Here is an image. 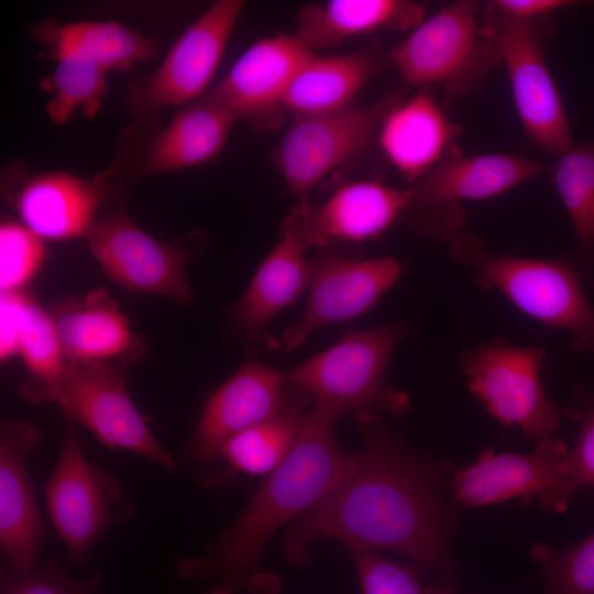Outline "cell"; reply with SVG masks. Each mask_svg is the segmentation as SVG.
I'll use <instances>...</instances> for the list:
<instances>
[{
    "label": "cell",
    "mask_w": 594,
    "mask_h": 594,
    "mask_svg": "<svg viewBox=\"0 0 594 594\" xmlns=\"http://www.w3.org/2000/svg\"><path fill=\"white\" fill-rule=\"evenodd\" d=\"M54 61L55 68L40 82L41 89L50 96L45 105L50 119L64 124L78 110L94 118L108 91V73L75 54H62Z\"/></svg>",
    "instance_id": "cell-31"
},
{
    "label": "cell",
    "mask_w": 594,
    "mask_h": 594,
    "mask_svg": "<svg viewBox=\"0 0 594 594\" xmlns=\"http://www.w3.org/2000/svg\"><path fill=\"white\" fill-rule=\"evenodd\" d=\"M450 260L483 290H497L522 312L569 336V349L594 353V304L572 261L498 254L472 232L449 244Z\"/></svg>",
    "instance_id": "cell-3"
},
{
    "label": "cell",
    "mask_w": 594,
    "mask_h": 594,
    "mask_svg": "<svg viewBox=\"0 0 594 594\" xmlns=\"http://www.w3.org/2000/svg\"><path fill=\"white\" fill-rule=\"evenodd\" d=\"M399 95L369 106L294 116L273 153V161L298 201L331 172L360 154L378 134Z\"/></svg>",
    "instance_id": "cell-14"
},
{
    "label": "cell",
    "mask_w": 594,
    "mask_h": 594,
    "mask_svg": "<svg viewBox=\"0 0 594 594\" xmlns=\"http://www.w3.org/2000/svg\"><path fill=\"white\" fill-rule=\"evenodd\" d=\"M33 37L54 59L75 54L109 72H129L138 63L157 55V45L150 38L114 21H78L62 24L44 20L33 24Z\"/></svg>",
    "instance_id": "cell-26"
},
{
    "label": "cell",
    "mask_w": 594,
    "mask_h": 594,
    "mask_svg": "<svg viewBox=\"0 0 594 594\" xmlns=\"http://www.w3.org/2000/svg\"><path fill=\"white\" fill-rule=\"evenodd\" d=\"M572 3L574 2L569 0H493L486 6L515 19L540 20Z\"/></svg>",
    "instance_id": "cell-38"
},
{
    "label": "cell",
    "mask_w": 594,
    "mask_h": 594,
    "mask_svg": "<svg viewBox=\"0 0 594 594\" xmlns=\"http://www.w3.org/2000/svg\"><path fill=\"white\" fill-rule=\"evenodd\" d=\"M24 172L11 164L1 182L19 221L45 241L87 237L111 196V184L103 176L88 179L64 170Z\"/></svg>",
    "instance_id": "cell-18"
},
{
    "label": "cell",
    "mask_w": 594,
    "mask_h": 594,
    "mask_svg": "<svg viewBox=\"0 0 594 594\" xmlns=\"http://www.w3.org/2000/svg\"><path fill=\"white\" fill-rule=\"evenodd\" d=\"M316 52L294 34H277L251 44L227 75L204 97L260 131L278 127L287 114L286 94Z\"/></svg>",
    "instance_id": "cell-16"
},
{
    "label": "cell",
    "mask_w": 594,
    "mask_h": 594,
    "mask_svg": "<svg viewBox=\"0 0 594 594\" xmlns=\"http://www.w3.org/2000/svg\"><path fill=\"white\" fill-rule=\"evenodd\" d=\"M565 414L580 426L576 443L566 457L571 485L574 492L594 487V391L578 387Z\"/></svg>",
    "instance_id": "cell-36"
},
{
    "label": "cell",
    "mask_w": 594,
    "mask_h": 594,
    "mask_svg": "<svg viewBox=\"0 0 594 594\" xmlns=\"http://www.w3.org/2000/svg\"><path fill=\"white\" fill-rule=\"evenodd\" d=\"M245 6L244 0L211 3L154 72L130 81L128 112L136 119H151L166 108L183 107L206 95Z\"/></svg>",
    "instance_id": "cell-11"
},
{
    "label": "cell",
    "mask_w": 594,
    "mask_h": 594,
    "mask_svg": "<svg viewBox=\"0 0 594 594\" xmlns=\"http://www.w3.org/2000/svg\"><path fill=\"white\" fill-rule=\"evenodd\" d=\"M339 418L331 407L314 404L283 463L267 475L233 524L210 540L199 557L177 561L178 579H217L233 592L277 593L279 580L262 570L268 540L279 527L329 496L356 465L358 452H346L338 443Z\"/></svg>",
    "instance_id": "cell-2"
},
{
    "label": "cell",
    "mask_w": 594,
    "mask_h": 594,
    "mask_svg": "<svg viewBox=\"0 0 594 594\" xmlns=\"http://www.w3.org/2000/svg\"><path fill=\"white\" fill-rule=\"evenodd\" d=\"M208 594H233V591L226 586H222L210 591Z\"/></svg>",
    "instance_id": "cell-40"
},
{
    "label": "cell",
    "mask_w": 594,
    "mask_h": 594,
    "mask_svg": "<svg viewBox=\"0 0 594 594\" xmlns=\"http://www.w3.org/2000/svg\"><path fill=\"white\" fill-rule=\"evenodd\" d=\"M102 582L101 572L75 579L50 561L28 573L2 572L0 594H100Z\"/></svg>",
    "instance_id": "cell-35"
},
{
    "label": "cell",
    "mask_w": 594,
    "mask_h": 594,
    "mask_svg": "<svg viewBox=\"0 0 594 594\" xmlns=\"http://www.w3.org/2000/svg\"><path fill=\"white\" fill-rule=\"evenodd\" d=\"M305 309L283 333L284 350L300 346L319 329L353 320L372 309L400 277L403 264L391 256L352 258L320 249L310 260Z\"/></svg>",
    "instance_id": "cell-15"
},
{
    "label": "cell",
    "mask_w": 594,
    "mask_h": 594,
    "mask_svg": "<svg viewBox=\"0 0 594 594\" xmlns=\"http://www.w3.org/2000/svg\"><path fill=\"white\" fill-rule=\"evenodd\" d=\"M86 238L91 255L111 282L179 305L193 302L187 266L202 251L200 232L161 241L141 230L124 207H114L98 216Z\"/></svg>",
    "instance_id": "cell-9"
},
{
    "label": "cell",
    "mask_w": 594,
    "mask_h": 594,
    "mask_svg": "<svg viewBox=\"0 0 594 594\" xmlns=\"http://www.w3.org/2000/svg\"><path fill=\"white\" fill-rule=\"evenodd\" d=\"M425 12L424 4L409 0L314 2L298 10L296 35L315 52L382 30H413Z\"/></svg>",
    "instance_id": "cell-24"
},
{
    "label": "cell",
    "mask_w": 594,
    "mask_h": 594,
    "mask_svg": "<svg viewBox=\"0 0 594 594\" xmlns=\"http://www.w3.org/2000/svg\"><path fill=\"white\" fill-rule=\"evenodd\" d=\"M427 584L430 594H454L451 586L442 583L439 580L430 579Z\"/></svg>",
    "instance_id": "cell-39"
},
{
    "label": "cell",
    "mask_w": 594,
    "mask_h": 594,
    "mask_svg": "<svg viewBox=\"0 0 594 594\" xmlns=\"http://www.w3.org/2000/svg\"><path fill=\"white\" fill-rule=\"evenodd\" d=\"M127 367L68 363L50 403L57 404L66 419L85 426L109 450L136 453L176 474L173 454L157 441L127 389Z\"/></svg>",
    "instance_id": "cell-12"
},
{
    "label": "cell",
    "mask_w": 594,
    "mask_h": 594,
    "mask_svg": "<svg viewBox=\"0 0 594 594\" xmlns=\"http://www.w3.org/2000/svg\"><path fill=\"white\" fill-rule=\"evenodd\" d=\"M68 363L129 366L147 351L111 294L97 288L47 307Z\"/></svg>",
    "instance_id": "cell-21"
},
{
    "label": "cell",
    "mask_w": 594,
    "mask_h": 594,
    "mask_svg": "<svg viewBox=\"0 0 594 594\" xmlns=\"http://www.w3.org/2000/svg\"><path fill=\"white\" fill-rule=\"evenodd\" d=\"M288 391L279 371L258 361H245L207 397L185 447L186 458L201 466L218 463L221 446L276 414Z\"/></svg>",
    "instance_id": "cell-19"
},
{
    "label": "cell",
    "mask_w": 594,
    "mask_h": 594,
    "mask_svg": "<svg viewBox=\"0 0 594 594\" xmlns=\"http://www.w3.org/2000/svg\"><path fill=\"white\" fill-rule=\"evenodd\" d=\"M42 441L28 421H0V547L11 571L28 573L40 566L44 524L34 496L28 459Z\"/></svg>",
    "instance_id": "cell-20"
},
{
    "label": "cell",
    "mask_w": 594,
    "mask_h": 594,
    "mask_svg": "<svg viewBox=\"0 0 594 594\" xmlns=\"http://www.w3.org/2000/svg\"><path fill=\"white\" fill-rule=\"evenodd\" d=\"M44 498L51 524L64 543L68 568L86 563L110 528L135 510L119 480L87 459L75 424L66 418Z\"/></svg>",
    "instance_id": "cell-6"
},
{
    "label": "cell",
    "mask_w": 594,
    "mask_h": 594,
    "mask_svg": "<svg viewBox=\"0 0 594 594\" xmlns=\"http://www.w3.org/2000/svg\"><path fill=\"white\" fill-rule=\"evenodd\" d=\"M362 428L364 440L354 470L289 524L282 539L284 558L305 566L310 562L307 547L332 539L349 550L406 554L452 587L458 569L451 546L458 520L447 482L453 463L413 449L382 419Z\"/></svg>",
    "instance_id": "cell-1"
},
{
    "label": "cell",
    "mask_w": 594,
    "mask_h": 594,
    "mask_svg": "<svg viewBox=\"0 0 594 594\" xmlns=\"http://www.w3.org/2000/svg\"><path fill=\"white\" fill-rule=\"evenodd\" d=\"M552 180L576 235L572 261L586 287H594V141L557 157Z\"/></svg>",
    "instance_id": "cell-29"
},
{
    "label": "cell",
    "mask_w": 594,
    "mask_h": 594,
    "mask_svg": "<svg viewBox=\"0 0 594 594\" xmlns=\"http://www.w3.org/2000/svg\"><path fill=\"white\" fill-rule=\"evenodd\" d=\"M294 392L272 417L230 437L220 448L219 461L251 476L274 472L293 449L307 414L304 405L311 402Z\"/></svg>",
    "instance_id": "cell-28"
},
{
    "label": "cell",
    "mask_w": 594,
    "mask_h": 594,
    "mask_svg": "<svg viewBox=\"0 0 594 594\" xmlns=\"http://www.w3.org/2000/svg\"><path fill=\"white\" fill-rule=\"evenodd\" d=\"M455 127L432 95L419 91L398 101L378 130L380 146L392 165L411 184L435 168L455 146Z\"/></svg>",
    "instance_id": "cell-22"
},
{
    "label": "cell",
    "mask_w": 594,
    "mask_h": 594,
    "mask_svg": "<svg viewBox=\"0 0 594 594\" xmlns=\"http://www.w3.org/2000/svg\"><path fill=\"white\" fill-rule=\"evenodd\" d=\"M546 167L516 153L463 155L455 145L409 187L403 216L424 237L450 244L465 223L462 202L486 200L541 175Z\"/></svg>",
    "instance_id": "cell-7"
},
{
    "label": "cell",
    "mask_w": 594,
    "mask_h": 594,
    "mask_svg": "<svg viewBox=\"0 0 594 594\" xmlns=\"http://www.w3.org/2000/svg\"><path fill=\"white\" fill-rule=\"evenodd\" d=\"M287 230L254 273L239 300L226 308L231 331L242 341L261 339L267 323L284 308L293 305L308 288L309 260Z\"/></svg>",
    "instance_id": "cell-23"
},
{
    "label": "cell",
    "mask_w": 594,
    "mask_h": 594,
    "mask_svg": "<svg viewBox=\"0 0 594 594\" xmlns=\"http://www.w3.org/2000/svg\"><path fill=\"white\" fill-rule=\"evenodd\" d=\"M543 20L515 19L485 6L481 28L497 46L527 136L558 157L574 142L564 102L546 61Z\"/></svg>",
    "instance_id": "cell-10"
},
{
    "label": "cell",
    "mask_w": 594,
    "mask_h": 594,
    "mask_svg": "<svg viewBox=\"0 0 594 594\" xmlns=\"http://www.w3.org/2000/svg\"><path fill=\"white\" fill-rule=\"evenodd\" d=\"M19 355L28 371L18 394L31 404L50 403L68 361L48 310L28 294L21 324Z\"/></svg>",
    "instance_id": "cell-30"
},
{
    "label": "cell",
    "mask_w": 594,
    "mask_h": 594,
    "mask_svg": "<svg viewBox=\"0 0 594 594\" xmlns=\"http://www.w3.org/2000/svg\"><path fill=\"white\" fill-rule=\"evenodd\" d=\"M416 331L405 322L349 330L330 348L284 373L285 384L361 425L382 416L402 417L409 411L410 399L387 383L386 371L398 344Z\"/></svg>",
    "instance_id": "cell-4"
},
{
    "label": "cell",
    "mask_w": 594,
    "mask_h": 594,
    "mask_svg": "<svg viewBox=\"0 0 594 594\" xmlns=\"http://www.w3.org/2000/svg\"><path fill=\"white\" fill-rule=\"evenodd\" d=\"M408 199V188L376 179L349 182L320 202L299 201L280 230L289 231L304 251L326 249L331 242L361 243L391 228L403 216Z\"/></svg>",
    "instance_id": "cell-17"
},
{
    "label": "cell",
    "mask_w": 594,
    "mask_h": 594,
    "mask_svg": "<svg viewBox=\"0 0 594 594\" xmlns=\"http://www.w3.org/2000/svg\"><path fill=\"white\" fill-rule=\"evenodd\" d=\"M544 360V348L514 345L502 338L465 348L458 358L469 389L488 414L538 441L556 437L562 419L540 382Z\"/></svg>",
    "instance_id": "cell-8"
},
{
    "label": "cell",
    "mask_w": 594,
    "mask_h": 594,
    "mask_svg": "<svg viewBox=\"0 0 594 594\" xmlns=\"http://www.w3.org/2000/svg\"><path fill=\"white\" fill-rule=\"evenodd\" d=\"M381 66L376 45L341 55L315 53L294 78L284 108L292 117L346 108Z\"/></svg>",
    "instance_id": "cell-27"
},
{
    "label": "cell",
    "mask_w": 594,
    "mask_h": 594,
    "mask_svg": "<svg viewBox=\"0 0 594 594\" xmlns=\"http://www.w3.org/2000/svg\"><path fill=\"white\" fill-rule=\"evenodd\" d=\"M45 240L22 222L4 220L0 224V290L23 292L41 270Z\"/></svg>",
    "instance_id": "cell-33"
},
{
    "label": "cell",
    "mask_w": 594,
    "mask_h": 594,
    "mask_svg": "<svg viewBox=\"0 0 594 594\" xmlns=\"http://www.w3.org/2000/svg\"><path fill=\"white\" fill-rule=\"evenodd\" d=\"M402 78L411 86H440L453 99L480 91L499 64L494 41L477 22V4H449L411 30L388 54Z\"/></svg>",
    "instance_id": "cell-5"
},
{
    "label": "cell",
    "mask_w": 594,
    "mask_h": 594,
    "mask_svg": "<svg viewBox=\"0 0 594 594\" xmlns=\"http://www.w3.org/2000/svg\"><path fill=\"white\" fill-rule=\"evenodd\" d=\"M235 120L201 97L183 106L150 146L142 175H157L205 165L223 150Z\"/></svg>",
    "instance_id": "cell-25"
},
{
    "label": "cell",
    "mask_w": 594,
    "mask_h": 594,
    "mask_svg": "<svg viewBox=\"0 0 594 594\" xmlns=\"http://www.w3.org/2000/svg\"><path fill=\"white\" fill-rule=\"evenodd\" d=\"M349 551L363 594H430L420 578L427 571L418 563H398L372 550Z\"/></svg>",
    "instance_id": "cell-34"
},
{
    "label": "cell",
    "mask_w": 594,
    "mask_h": 594,
    "mask_svg": "<svg viewBox=\"0 0 594 594\" xmlns=\"http://www.w3.org/2000/svg\"><path fill=\"white\" fill-rule=\"evenodd\" d=\"M568 444L557 437L539 440L529 454L482 451L476 460L453 471L447 495L455 509H469L538 496L541 506L563 512L575 493L568 468Z\"/></svg>",
    "instance_id": "cell-13"
},
{
    "label": "cell",
    "mask_w": 594,
    "mask_h": 594,
    "mask_svg": "<svg viewBox=\"0 0 594 594\" xmlns=\"http://www.w3.org/2000/svg\"><path fill=\"white\" fill-rule=\"evenodd\" d=\"M529 558L540 565L544 594H594V534L565 550L535 544Z\"/></svg>",
    "instance_id": "cell-32"
},
{
    "label": "cell",
    "mask_w": 594,
    "mask_h": 594,
    "mask_svg": "<svg viewBox=\"0 0 594 594\" xmlns=\"http://www.w3.org/2000/svg\"><path fill=\"white\" fill-rule=\"evenodd\" d=\"M28 293L4 292L0 296V360L8 362L19 355L23 309Z\"/></svg>",
    "instance_id": "cell-37"
}]
</instances>
